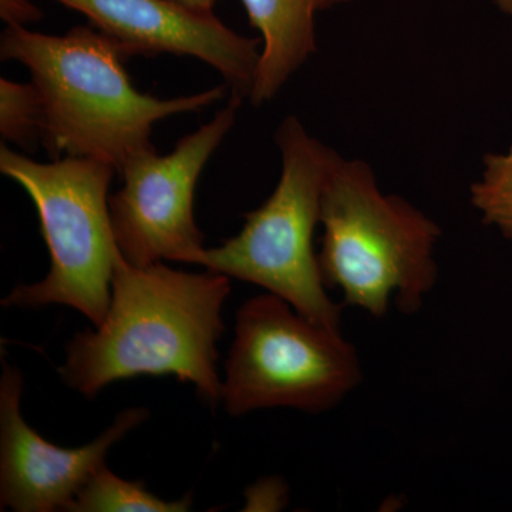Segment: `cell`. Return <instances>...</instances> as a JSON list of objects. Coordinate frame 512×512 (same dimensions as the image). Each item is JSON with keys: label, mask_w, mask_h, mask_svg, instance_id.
<instances>
[{"label": "cell", "mask_w": 512, "mask_h": 512, "mask_svg": "<svg viewBox=\"0 0 512 512\" xmlns=\"http://www.w3.org/2000/svg\"><path fill=\"white\" fill-rule=\"evenodd\" d=\"M229 276L178 271L163 262L114 269L109 311L96 332L70 340L59 369L70 389L94 397L104 387L137 376H174L192 383L207 402L221 400L217 342Z\"/></svg>", "instance_id": "6da1fadb"}, {"label": "cell", "mask_w": 512, "mask_h": 512, "mask_svg": "<svg viewBox=\"0 0 512 512\" xmlns=\"http://www.w3.org/2000/svg\"><path fill=\"white\" fill-rule=\"evenodd\" d=\"M0 57L29 70L45 109L42 144L52 158L83 157L116 168L153 150L154 124L194 113L224 99L228 84L177 99L138 92L124 63L126 52L89 26L46 35L6 26Z\"/></svg>", "instance_id": "7a4b0ae2"}, {"label": "cell", "mask_w": 512, "mask_h": 512, "mask_svg": "<svg viewBox=\"0 0 512 512\" xmlns=\"http://www.w3.org/2000/svg\"><path fill=\"white\" fill-rule=\"evenodd\" d=\"M320 272L346 305L383 318L392 302L416 313L439 279L436 221L384 194L372 165L338 154L322 195Z\"/></svg>", "instance_id": "3957f363"}, {"label": "cell", "mask_w": 512, "mask_h": 512, "mask_svg": "<svg viewBox=\"0 0 512 512\" xmlns=\"http://www.w3.org/2000/svg\"><path fill=\"white\" fill-rule=\"evenodd\" d=\"M275 140L282 171L271 197L245 215L237 237L205 248L198 265L259 286L323 328L340 330L342 306L329 298L313 247L323 190L338 153L295 116L282 121Z\"/></svg>", "instance_id": "277c9868"}, {"label": "cell", "mask_w": 512, "mask_h": 512, "mask_svg": "<svg viewBox=\"0 0 512 512\" xmlns=\"http://www.w3.org/2000/svg\"><path fill=\"white\" fill-rule=\"evenodd\" d=\"M0 173L32 198L50 255L45 279L16 286L3 299V305L69 306L97 328L109 311L114 269L123 256L114 237L109 207L116 168L83 157L37 163L3 143Z\"/></svg>", "instance_id": "5b68a950"}, {"label": "cell", "mask_w": 512, "mask_h": 512, "mask_svg": "<svg viewBox=\"0 0 512 512\" xmlns=\"http://www.w3.org/2000/svg\"><path fill=\"white\" fill-rule=\"evenodd\" d=\"M355 346L272 293L239 308L221 400L231 416L289 407L318 414L362 383Z\"/></svg>", "instance_id": "8992f818"}, {"label": "cell", "mask_w": 512, "mask_h": 512, "mask_svg": "<svg viewBox=\"0 0 512 512\" xmlns=\"http://www.w3.org/2000/svg\"><path fill=\"white\" fill-rule=\"evenodd\" d=\"M242 100L232 94L214 119L181 138L171 153L160 156L153 148L121 167L123 187L111 195L109 207L114 237L128 264H200L205 247L195 224V187L234 127Z\"/></svg>", "instance_id": "52a82bcc"}, {"label": "cell", "mask_w": 512, "mask_h": 512, "mask_svg": "<svg viewBox=\"0 0 512 512\" xmlns=\"http://www.w3.org/2000/svg\"><path fill=\"white\" fill-rule=\"evenodd\" d=\"M22 373L3 362L0 380V505L16 512L69 511L110 448L150 416L144 407L124 410L86 446L59 447L23 419Z\"/></svg>", "instance_id": "ba28073f"}, {"label": "cell", "mask_w": 512, "mask_h": 512, "mask_svg": "<svg viewBox=\"0 0 512 512\" xmlns=\"http://www.w3.org/2000/svg\"><path fill=\"white\" fill-rule=\"evenodd\" d=\"M76 10L131 56H191L224 77L234 96H251L262 39L239 35L214 12L177 0H55Z\"/></svg>", "instance_id": "9c48e42d"}, {"label": "cell", "mask_w": 512, "mask_h": 512, "mask_svg": "<svg viewBox=\"0 0 512 512\" xmlns=\"http://www.w3.org/2000/svg\"><path fill=\"white\" fill-rule=\"evenodd\" d=\"M252 28L262 39L251 99L261 106L274 99L318 49L315 18L338 0H241Z\"/></svg>", "instance_id": "30bf717a"}, {"label": "cell", "mask_w": 512, "mask_h": 512, "mask_svg": "<svg viewBox=\"0 0 512 512\" xmlns=\"http://www.w3.org/2000/svg\"><path fill=\"white\" fill-rule=\"evenodd\" d=\"M190 508V495L165 501L147 491L143 483L123 480L103 464L83 485L69 512H185Z\"/></svg>", "instance_id": "8fae6325"}, {"label": "cell", "mask_w": 512, "mask_h": 512, "mask_svg": "<svg viewBox=\"0 0 512 512\" xmlns=\"http://www.w3.org/2000/svg\"><path fill=\"white\" fill-rule=\"evenodd\" d=\"M0 133L3 140L25 150H32L42 143L45 109L33 82L0 79Z\"/></svg>", "instance_id": "7c38bea8"}, {"label": "cell", "mask_w": 512, "mask_h": 512, "mask_svg": "<svg viewBox=\"0 0 512 512\" xmlns=\"http://www.w3.org/2000/svg\"><path fill=\"white\" fill-rule=\"evenodd\" d=\"M470 200L487 225L512 241V143L503 153L484 157L480 178L471 185Z\"/></svg>", "instance_id": "4fadbf2b"}, {"label": "cell", "mask_w": 512, "mask_h": 512, "mask_svg": "<svg viewBox=\"0 0 512 512\" xmlns=\"http://www.w3.org/2000/svg\"><path fill=\"white\" fill-rule=\"evenodd\" d=\"M247 497V510H278L284 505L286 488L281 481L269 478L249 488Z\"/></svg>", "instance_id": "5bb4252c"}, {"label": "cell", "mask_w": 512, "mask_h": 512, "mask_svg": "<svg viewBox=\"0 0 512 512\" xmlns=\"http://www.w3.org/2000/svg\"><path fill=\"white\" fill-rule=\"evenodd\" d=\"M0 18L6 26H23L43 18L42 10L32 0H0Z\"/></svg>", "instance_id": "9a60e30c"}, {"label": "cell", "mask_w": 512, "mask_h": 512, "mask_svg": "<svg viewBox=\"0 0 512 512\" xmlns=\"http://www.w3.org/2000/svg\"><path fill=\"white\" fill-rule=\"evenodd\" d=\"M177 2L187 8L198 10V12H212L217 0H177Z\"/></svg>", "instance_id": "2e32d148"}, {"label": "cell", "mask_w": 512, "mask_h": 512, "mask_svg": "<svg viewBox=\"0 0 512 512\" xmlns=\"http://www.w3.org/2000/svg\"><path fill=\"white\" fill-rule=\"evenodd\" d=\"M495 3H497L501 12L505 13V15L511 16L512 18V0H495Z\"/></svg>", "instance_id": "e0dca14e"}, {"label": "cell", "mask_w": 512, "mask_h": 512, "mask_svg": "<svg viewBox=\"0 0 512 512\" xmlns=\"http://www.w3.org/2000/svg\"><path fill=\"white\" fill-rule=\"evenodd\" d=\"M350 2V0H338V5H340V3H348Z\"/></svg>", "instance_id": "ac0fdd59"}]
</instances>
